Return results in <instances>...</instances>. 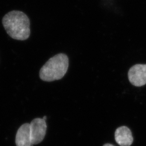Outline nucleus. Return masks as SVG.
<instances>
[{"label": "nucleus", "mask_w": 146, "mask_h": 146, "mask_svg": "<svg viewBox=\"0 0 146 146\" xmlns=\"http://www.w3.org/2000/svg\"><path fill=\"white\" fill-rule=\"evenodd\" d=\"M2 24L7 34L13 39L24 41L30 36V20L21 11H11L5 14Z\"/></svg>", "instance_id": "f257e3e1"}, {"label": "nucleus", "mask_w": 146, "mask_h": 146, "mask_svg": "<svg viewBox=\"0 0 146 146\" xmlns=\"http://www.w3.org/2000/svg\"><path fill=\"white\" fill-rule=\"evenodd\" d=\"M69 58L67 55L60 53L50 58L41 68L40 78L47 82L63 78L68 70Z\"/></svg>", "instance_id": "f03ea898"}, {"label": "nucleus", "mask_w": 146, "mask_h": 146, "mask_svg": "<svg viewBox=\"0 0 146 146\" xmlns=\"http://www.w3.org/2000/svg\"><path fill=\"white\" fill-rule=\"evenodd\" d=\"M131 84L137 87L146 84V64H136L132 66L128 73Z\"/></svg>", "instance_id": "7ed1b4c3"}, {"label": "nucleus", "mask_w": 146, "mask_h": 146, "mask_svg": "<svg viewBox=\"0 0 146 146\" xmlns=\"http://www.w3.org/2000/svg\"><path fill=\"white\" fill-rule=\"evenodd\" d=\"M46 120L36 118L33 120L30 123L31 142L33 145L40 143L44 139L47 131Z\"/></svg>", "instance_id": "20e7f679"}, {"label": "nucleus", "mask_w": 146, "mask_h": 146, "mask_svg": "<svg viewBox=\"0 0 146 146\" xmlns=\"http://www.w3.org/2000/svg\"><path fill=\"white\" fill-rule=\"evenodd\" d=\"M16 146H33L31 142L30 124L25 123L17 131L15 139Z\"/></svg>", "instance_id": "39448f33"}, {"label": "nucleus", "mask_w": 146, "mask_h": 146, "mask_svg": "<svg viewBox=\"0 0 146 146\" xmlns=\"http://www.w3.org/2000/svg\"><path fill=\"white\" fill-rule=\"evenodd\" d=\"M115 139L120 146H130L133 142L131 131L126 126H121L116 130Z\"/></svg>", "instance_id": "423d86ee"}, {"label": "nucleus", "mask_w": 146, "mask_h": 146, "mask_svg": "<svg viewBox=\"0 0 146 146\" xmlns=\"http://www.w3.org/2000/svg\"><path fill=\"white\" fill-rule=\"evenodd\" d=\"M103 146H113V145H111V144H110V143H107V144H105Z\"/></svg>", "instance_id": "0eeeda50"}, {"label": "nucleus", "mask_w": 146, "mask_h": 146, "mask_svg": "<svg viewBox=\"0 0 146 146\" xmlns=\"http://www.w3.org/2000/svg\"><path fill=\"white\" fill-rule=\"evenodd\" d=\"M46 118H47V117H46V116H44V117H43L42 119H43V120H46Z\"/></svg>", "instance_id": "6e6552de"}]
</instances>
